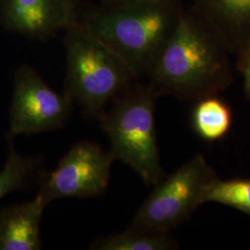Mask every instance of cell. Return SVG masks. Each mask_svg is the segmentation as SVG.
Segmentation results:
<instances>
[{
    "instance_id": "6da1fadb",
    "label": "cell",
    "mask_w": 250,
    "mask_h": 250,
    "mask_svg": "<svg viewBox=\"0 0 250 250\" xmlns=\"http://www.w3.org/2000/svg\"><path fill=\"white\" fill-rule=\"evenodd\" d=\"M230 53L202 19L184 9L147 75L148 84L159 97L197 101L217 96L232 83Z\"/></svg>"
},
{
    "instance_id": "7a4b0ae2",
    "label": "cell",
    "mask_w": 250,
    "mask_h": 250,
    "mask_svg": "<svg viewBox=\"0 0 250 250\" xmlns=\"http://www.w3.org/2000/svg\"><path fill=\"white\" fill-rule=\"evenodd\" d=\"M183 10L181 2L133 3L89 9L77 20L112 48L139 79L149 74Z\"/></svg>"
},
{
    "instance_id": "3957f363",
    "label": "cell",
    "mask_w": 250,
    "mask_h": 250,
    "mask_svg": "<svg viewBox=\"0 0 250 250\" xmlns=\"http://www.w3.org/2000/svg\"><path fill=\"white\" fill-rule=\"evenodd\" d=\"M66 91L87 119L98 120L108 103L137 80L118 54L76 19L65 29Z\"/></svg>"
},
{
    "instance_id": "277c9868",
    "label": "cell",
    "mask_w": 250,
    "mask_h": 250,
    "mask_svg": "<svg viewBox=\"0 0 250 250\" xmlns=\"http://www.w3.org/2000/svg\"><path fill=\"white\" fill-rule=\"evenodd\" d=\"M159 98L149 84L133 85L99 117L114 160L122 161L154 187L166 176L158 147L155 104Z\"/></svg>"
},
{
    "instance_id": "5b68a950",
    "label": "cell",
    "mask_w": 250,
    "mask_h": 250,
    "mask_svg": "<svg viewBox=\"0 0 250 250\" xmlns=\"http://www.w3.org/2000/svg\"><path fill=\"white\" fill-rule=\"evenodd\" d=\"M217 178L205 157L197 154L165 176L145 199L128 229L169 232L184 224L203 204L207 187Z\"/></svg>"
},
{
    "instance_id": "8992f818",
    "label": "cell",
    "mask_w": 250,
    "mask_h": 250,
    "mask_svg": "<svg viewBox=\"0 0 250 250\" xmlns=\"http://www.w3.org/2000/svg\"><path fill=\"white\" fill-rule=\"evenodd\" d=\"M114 161L98 144L82 141L72 146L53 170L40 174L41 196L48 205L56 199L99 197L107 190Z\"/></svg>"
},
{
    "instance_id": "52a82bcc",
    "label": "cell",
    "mask_w": 250,
    "mask_h": 250,
    "mask_svg": "<svg viewBox=\"0 0 250 250\" xmlns=\"http://www.w3.org/2000/svg\"><path fill=\"white\" fill-rule=\"evenodd\" d=\"M70 94L52 89L37 72L24 67L19 71L9 114V136L32 135L62 127L72 111Z\"/></svg>"
},
{
    "instance_id": "ba28073f",
    "label": "cell",
    "mask_w": 250,
    "mask_h": 250,
    "mask_svg": "<svg viewBox=\"0 0 250 250\" xmlns=\"http://www.w3.org/2000/svg\"><path fill=\"white\" fill-rule=\"evenodd\" d=\"M9 26L25 36L45 40L76 19L72 0H5Z\"/></svg>"
},
{
    "instance_id": "9c48e42d",
    "label": "cell",
    "mask_w": 250,
    "mask_h": 250,
    "mask_svg": "<svg viewBox=\"0 0 250 250\" xmlns=\"http://www.w3.org/2000/svg\"><path fill=\"white\" fill-rule=\"evenodd\" d=\"M191 9L210 27L231 53L250 36V0H191Z\"/></svg>"
},
{
    "instance_id": "30bf717a",
    "label": "cell",
    "mask_w": 250,
    "mask_h": 250,
    "mask_svg": "<svg viewBox=\"0 0 250 250\" xmlns=\"http://www.w3.org/2000/svg\"><path fill=\"white\" fill-rule=\"evenodd\" d=\"M47 204L41 196L0 211V250H42L40 224Z\"/></svg>"
},
{
    "instance_id": "8fae6325",
    "label": "cell",
    "mask_w": 250,
    "mask_h": 250,
    "mask_svg": "<svg viewBox=\"0 0 250 250\" xmlns=\"http://www.w3.org/2000/svg\"><path fill=\"white\" fill-rule=\"evenodd\" d=\"M232 122L231 108L217 96L197 100L191 114L194 132L209 142L219 140L228 134Z\"/></svg>"
},
{
    "instance_id": "7c38bea8",
    "label": "cell",
    "mask_w": 250,
    "mask_h": 250,
    "mask_svg": "<svg viewBox=\"0 0 250 250\" xmlns=\"http://www.w3.org/2000/svg\"><path fill=\"white\" fill-rule=\"evenodd\" d=\"M92 250H172L179 249L178 242L169 232H149L127 229L108 234L92 242Z\"/></svg>"
},
{
    "instance_id": "4fadbf2b",
    "label": "cell",
    "mask_w": 250,
    "mask_h": 250,
    "mask_svg": "<svg viewBox=\"0 0 250 250\" xmlns=\"http://www.w3.org/2000/svg\"><path fill=\"white\" fill-rule=\"evenodd\" d=\"M229 206L250 215V179L215 178L205 189L203 203Z\"/></svg>"
},
{
    "instance_id": "5bb4252c",
    "label": "cell",
    "mask_w": 250,
    "mask_h": 250,
    "mask_svg": "<svg viewBox=\"0 0 250 250\" xmlns=\"http://www.w3.org/2000/svg\"><path fill=\"white\" fill-rule=\"evenodd\" d=\"M9 156L0 170V200L9 193L23 187L37 171L40 160L25 157L16 151L9 136Z\"/></svg>"
},
{
    "instance_id": "9a60e30c",
    "label": "cell",
    "mask_w": 250,
    "mask_h": 250,
    "mask_svg": "<svg viewBox=\"0 0 250 250\" xmlns=\"http://www.w3.org/2000/svg\"><path fill=\"white\" fill-rule=\"evenodd\" d=\"M237 68L244 77L246 94L250 99V58L237 59Z\"/></svg>"
},
{
    "instance_id": "2e32d148",
    "label": "cell",
    "mask_w": 250,
    "mask_h": 250,
    "mask_svg": "<svg viewBox=\"0 0 250 250\" xmlns=\"http://www.w3.org/2000/svg\"><path fill=\"white\" fill-rule=\"evenodd\" d=\"M182 0H103L104 7L112 8L133 3H158V2H181Z\"/></svg>"
},
{
    "instance_id": "e0dca14e",
    "label": "cell",
    "mask_w": 250,
    "mask_h": 250,
    "mask_svg": "<svg viewBox=\"0 0 250 250\" xmlns=\"http://www.w3.org/2000/svg\"><path fill=\"white\" fill-rule=\"evenodd\" d=\"M237 59H244V58H250V36L247 40V42L242 46L241 49L236 54Z\"/></svg>"
}]
</instances>
